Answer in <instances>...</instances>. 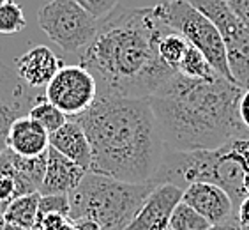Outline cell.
<instances>
[{
  "label": "cell",
  "mask_w": 249,
  "mask_h": 230,
  "mask_svg": "<svg viewBox=\"0 0 249 230\" xmlns=\"http://www.w3.org/2000/svg\"><path fill=\"white\" fill-rule=\"evenodd\" d=\"M5 227V220H4V216H2V212H0V230H4Z\"/></svg>",
  "instance_id": "836d02e7"
},
{
  "label": "cell",
  "mask_w": 249,
  "mask_h": 230,
  "mask_svg": "<svg viewBox=\"0 0 249 230\" xmlns=\"http://www.w3.org/2000/svg\"><path fill=\"white\" fill-rule=\"evenodd\" d=\"M7 147L19 156L36 158L48 151L50 133L30 115H21L11 124L9 134H7Z\"/></svg>",
  "instance_id": "9a60e30c"
},
{
  "label": "cell",
  "mask_w": 249,
  "mask_h": 230,
  "mask_svg": "<svg viewBox=\"0 0 249 230\" xmlns=\"http://www.w3.org/2000/svg\"><path fill=\"white\" fill-rule=\"evenodd\" d=\"M211 19L219 30L226 50V62L235 83L249 87V29L233 15L226 0H186Z\"/></svg>",
  "instance_id": "52a82bcc"
},
{
  "label": "cell",
  "mask_w": 249,
  "mask_h": 230,
  "mask_svg": "<svg viewBox=\"0 0 249 230\" xmlns=\"http://www.w3.org/2000/svg\"><path fill=\"white\" fill-rule=\"evenodd\" d=\"M44 97L72 119L97 99L96 78L82 64L62 66L44 87Z\"/></svg>",
  "instance_id": "ba28073f"
},
{
  "label": "cell",
  "mask_w": 249,
  "mask_h": 230,
  "mask_svg": "<svg viewBox=\"0 0 249 230\" xmlns=\"http://www.w3.org/2000/svg\"><path fill=\"white\" fill-rule=\"evenodd\" d=\"M154 15L158 16L166 27L175 32L182 34L184 38L200 50L209 60L214 71L221 77L235 82L226 62V50L223 38L216 25L207 18L203 13L193 7L186 0H164L161 4L154 5Z\"/></svg>",
  "instance_id": "5b68a950"
},
{
  "label": "cell",
  "mask_w": 249,
  "mask_h": 230,
  "mask_svg": "<svg viewBox=\"0 0 249 230\" xmlns=\"http://www.w3.org/2000/svg\"><path fill=\"white\" fill-rule=\"evenodd\" d=\"M39 192L27 193L21 197H16L15 200H11L7 206L2 209V216H4L5 223L11 225L23 227L27 230H32L36 225L39 212Z\"/></svg>",
  "instance_id": "e0dca14e"
},
{
  "label": "cell",
  "mask_w": 249,
  "mask_h": 230,
  "mask_svg": "<svg viewBox=\"0 0 249 230\" xmlns=\"http://www.w3.org/2000/svg\"><path fill=\"white\" fill-rule=\"evenodd\" d=\"M244 190H246V193L249 195V170L246 172V175H244Z\"/></svg>",
  "instance_id": "d6a6232c"
},
{
  "label": "cell",
  "mask_w": 249,
  "mask_h": 230,
  "mask_svg": "<svg viewBox=\"0 0 249 230\" xmlns=\"http://www.w3.org/2000/svg\"><path fill=\"white\" fill-rule=\"evenodd\" d=\"M101 19L74 0H50L37 11V25L66 53H82L96 38Z\"/></svg>",
  "instance_id": "8992f818"
},
{
  "label": "cell",
  "mask_w": 249,
  "mask_h": 230,
  "mask_svg": "<svg viewBox=\"0 0 249 230\" xmlns=\"http://www.w3.org/2000/svg\"><path fill=\"white\" fill-rule=\"evenodd\" d=\"M233 15L249 29V0H226Z\"/></svg>",
  "instance_id": "4316f807"
},
{
  "label": "cell",
  "mask_w": 249,
  "mask_h": 230,
  "mask_svg": "<svg viewBox=\"0 0 249 230\" xmlns=\"http://www.w3.org/2000/svg\"><path fill=\"white\" fill-rule=\"evenodd\" d=\"M242 87L228 78H187L175 73L149 97L168 151L217 149L246 131L240 124Z\"/></svg>",
  "instance_id": "3957f363"
},
{
  "label": "cell",
  "mask_w": 249,
  "mask_h": 230,
  "mask_svg": "<svg viewBox=\"0 0 249 230\" xmlns=\"http://www.w3.org/2000/svg\"><path fill=\"white\" fill-rule=\"evenodd\" d=\"M72 220L69 216L57 214V212H44L39 214L36 225L32 227V230H71Z\"/></svg>",
  "instance_id": "cb8c5ba5"
},
{
  "label": "cell",
  "mask_w": 249,
  "mask_h": 230,
  "mask_svg": "<svg viewBox=\"0 0 249 230\" xmlns=\"http://www.w3.org/2000/svg\"><path fill=\"white\" fill-rule=\"evenodd\" d=\"M209 230H240L239 220H237V214L231 216L230 220L223 221V223H217V225H212Z\"/></svg>",
  "instance_id": "4dcf8cb0"
},
{
  "label": "cell",
  "mask_w": 249,
  "mask_h": 230,
  "mask_svg": "<svg viewBox=\"0 0 249 230\" xmlns=\"http://www.w3.org/2000/svg\"><path fill=\"white\" fill-rule=\"evenodd\" d=\"M85 173V168L78 167L53 147H48L46 172L39 188V195H69L82 182Z\"/></svg>",
  "instance_id": "4fadbf2b"
},
{
  "label": "cell",
  "mask_w": 249,
  "mask_h": 230,
  "mask_svg": "<svg viewBox=\"0 0 249 230\" xmlns=\"http://www.w3.org/2000/svg\"><path fill=\"white\" fill-rule=\"evenodd\" d=\"M74 2L97 19L106 18L119 7V0H74Z\"/></svg>",
  "instance_id": "d4e9b609"
},
{
  "label": "cell",
  "mask_w": 249,
  "mask_h": 230,
  "mask_svg": "<svg viewBox=\"0 0 249 230\" xmlns=\"http://www.w3.org/2000/svg\"><path fill=\"white\" fill-rule=\"evenodd\" d=\"M177 73L184 75L187 78H211L214 75L219 73L214 71V67L209 64V60L205 58V55L200 52L198 48H195L193 44H189L186 55H184L182 62L178 64Z\"/></svg>",
  "instance_id": "44dd1931"
},
{
  "label": "cell",
  "mask_w": 249,
  "mask_h": 230,
  "mask_svg": "<svg viewBox=\"0 0 249 230\" xmlns=\"http://www.w3.org/2000/svg\"><path fill=\"white\" fill-rule=\"evenodd\" d=\"M158 186L154 181L125 182L87 172L69 197L71 220L96 221L101 230H127L138 209Z\"/></svg>",
  "instance_id": "277c9868"
},
{
  "label": "cell",
  "mask_w": 249,
  "mask_h": 230,
  "mask_svg": "<svg viewBox=\"0 0 249 230\" xmlns=\"http://www.w3.org/2000/svg\"><path fill=\"white\" fill-rule=\"evenodd\" d=\"M23 83L16 73L0 64V153L7 147V134L15 119L23 115Z\"/></svg>",
  "instance_id": "5bb4252c"
},
{
  "label": "cell",
  "mask_w": 249,
  "mask_h": 230,
  "mask_svg": "<svg viewBox=\"0 0 249 230\" xmlns=\"http://www.w3.org/2000/svg\"><path fill=\"white\" fill-rule=\"evenodd\" d=\"M50 147L64 154L66 158L85 168L89 172L90 168V144L87 138L85 131L76 120H67L62 128L50 133Z\"/></svg>",
  "instance_id": "2e32d148"
},
{
  "label": "cell",
  "mask_w": 249,
  "mask_h": 230,
  "mask_svg": "<svg viewBox=\"0 0 249 230\" xmlns=\"http://www.w3.org/2000/svg\"><path fill=\"white\" fill-rule=\"evenodd\" d=\"M182 202L200 212L211 225H217L235 216L230 195L212 182H193L184 190Z\"/></svg>",
  "instance_id": "30bf717a"
},
{
  "label": "cell",
  "mask_w": 249,
  "mask_h": 230,
  "mask_svg": "<svg viewBox=\"0 0 249 230\" xmlns=\"http://www.w3.org/2000/svg\"><path fill=\"white\" fill-rule=\"evenodd\" d=\"M4 230H27V229H23V227H18V225H11V223H5Z\"/></svg>",
  "instance_id": "1f68e13d"
},
{
  "label": "cell",
  "mask_w": 249,
  "mask_h": 230,
  "mask_svg": "<svg viewBox=\"0 0 249 230\" xmlns=\"http://www.w3.org/2000/svg\"><path fill=\"white\" fill-rule=\"evenodd\" d=\"M211 223L203 218L198 211H195L186 202H178L177 207L173 209L172 218H170V230H209Z\"/></svg>",
  "instance_id": "ffe728a7"
},
{
  "label": "cell",
  "mask_w": 249,
  "mask_h": 230,
  "mask_svg": "<svg viewBox=\"0 0 249 230\" xmlns=\"http://www.w3.org/2000/svg\"><path fill=\"white\" fill-rule=\"evenodd\" d=\"M0 212H2V207H0Z\"/></svg>",
  "instance_id": "8d00e7d4"
},
{
  "label": "cell",
  "mask_w": 249,
  "mask_h": 230,
  "mask_svg": "<svg viewBox=\"0 0 249 230\" xmlns=\"http://www.w3.org/2000/svg\"><path fill=\"white\" fill-rule=\"evenodd\" d=\"M29 115L36 122L43 126L48 133L57 131L58 128H62L67 122V115L62 110H58L53 103H50L46 97H37L34 101V105L29 110Z\"/></svg>",
  "instance_id": "d6986e66"
},
{
  "label": "cell",
  "mask_w": 249,
  "mask_h": 230,
  "mask_svg": "<svg viewBox=\"0 0 249 230\" xmlns=\"http://www.w3.org/2000/svg\"><path fill=\"white\" fill-rule=\"evenodd\" d=\"M235 214H237L239 223H242V225H244V223H249V195H246L244 200L239 204Z\"/></svg>",
  "instance_id": "f1b7e54d"
},
{
  "label": "cell",
  "mask_w": 249,
  "mask_h": 230,
  "mask_svg": "<svg viewBox=\"0 0 249 230\" xmlns=\"http://www.w3.org/2000/svg\"><path fill=\"white\" fill-rule=\"evenodd\" d=\"M5 2H7V0H0V5H4Z\"/></svg>",
  "instance_id": "d590c367"
},
{
  "label": "cell",
  "mask_w": 249,
  "mask_h": 230,
  "mask_svg": "<svg viewBox=\"0 0 249 230\" xmlns=\"http://www.w3.org/2000/svg\"><path fill=\"white\" fill-rule=\"evenodd\" d=\"M71 230H101V227L96 221L87 220V218H80V220H72Z\"/></svg>",
  "instance_id": "f546056e"
},
{
  "label": "cell",
  "mask_w": 249,
  "mask_h": 230,
  "mask_svg": "<svg viewBox=\"0 0 249 230\" xmlns=\"http://www.w3.org/2000/svg\"><path fill=\"white\" fill-rule=\"evenodd\" d=\"M62 66V58H58L48 46L37 44L16 58L15 73L25 87L41 89L48 85Z\"/></svg>",
  "instance_id": "8fae6325"
},
{
  "label": "cell",
  "mask_w": 249,
  "mask_h": 230,
  "mask_svg": "<svg viewBox=\"0 0 249 230\" xmlns=\"http://www.w3.org/2000/svg\"><path fill=\"white\" fill-rule=\"evenodd\" d=\"M72 119L90 144L89 172L125 182L152 181L166 147L149 97L101 96Z\"/></svg>",
  "instance_id": "7a4b0ae2"
},
{
  "label": "cell",
  "mask_w": 249,
  "mask_h": 230,
  "mask_svg": "<svg viewBox=\"0 0 249 230\" xmlns=\"http://www.w3.org/2000/svg\"><path fill=\"white\" fill-rule=\"evenodd\" d=\"M189 41L184 38L182 34L175 32V30L168 29L166 32L159 39V55L164 60L166 66H170L173 71L177 73L178 64L182 62L184 55H186L187 48H189Z\"/></svg>",
  "instance_id": "ac0fdd59"
},
{
  "label": "cell",
  "mask_w": 249,
  "mask_h": 230,
  "mask_svg": "<svg viewBox=\"0 0 249 230\" xmlns=\"http://www.w3.org/2000/svg\"><path fill=\"white\" fill-rule=\"evenodd\" d=\"M44 212H57V214L69 216L71 206L67 195H41L39 197V214Z\"/></svg>",
  "instance_id": "603a6c76"
},
{
  "label": "cell",
  "mask_w": 249,
  "mask_h": 230,
  "mask_svg": "<svg viewBox=\"0 0 249 230\" xmlns=\"http://www.w3.org/2000/svg\"><path fill=\"white\" fill-rule=\"evenodd\" d=\"M25 27H27V18L23 9L16 2L7 0L4 5H0V34L5 36L18 34Z\"/></svg>",
  "instance_id": "7402d4cb"
},
{
  "label": "cell",
  "mask_w": 249,
  "mask_h": 230,
  "mask_svg": "<svg viewBox=\"0 0 249 230\" xmlns=\"http://www.w3.org/2000/svg\"><path fill=\"white\" fill-rule=\"evenodd\" d=\"M239 117H240V124H242V128L249 133V87H246L244 91H242V96H240Z\"/></svg>",
  "instance_id": "83f0119b"
},
{
  "label": "cell",
  "mask_w": 249,
  "mask_h": 230,
  "mask_svg": "<svg viewBox=\"0 0 249 230\" xmlns=\"http://www.w3.org/2000/svg\"><path fill=\"white\" fill-rule=\"evenodd\" d=\"M16 197H19L16 181L13 177H9V175H0V207L4 209Z\"/></svg>",
  "instance_id": "484cf974"
},
{
  "label": "cell",
  "mask_w": 249,
  "mask_h": 230,
  "mask_svg": "<svg viewBox=\"0 0 249 230\" xmlns=\"http://www.w3.org/2000/svg\"><path fill=\"white\" fill-rule=\"evenodd\" d=\"M170 27L152 7H117L101 18L99 30L80 53V64L96 78L97 97H150L175 75L159 55V39Z\"/></svg>",
  "instance_id": "6da1fadb"
},
{
  "label": "cell",
  "mask_w": 249,
  "mask_h": 230,
  "mask_svg": "<svg viewBox=\"0 0 249 230\" xmlns=\"http://www.w3.org/2000/svg\"><path fill=\"white\" fill-rule=\"evenodd\" d=\"M182 188L175 184H158L145 198L127 230H170V218L173 209L182 200Z\"/></svg>",
  "instance_id": "9c48e42d"
},
{
  "label": "cell",
  "mask_w": 249,
  "mask_h": 230,
  "mask_svg": "<svg viewBox=\"0 0 249 230\" xmlns=\"http://www.w3.org/2000/svg\"><path fill=\"white\" fill-rule=\"evenodd\" d=\"M239 225H240V230H249V223H244V225L239 223Z\"/></svg>",
  "instance_id": "e575fe53"
},
{
  "label": "cell",
  "mask_w": 249,
  "mask_h": 230,
  "mask_svg": "<svg viewBox=\"0 0 249 230\" xmlns=\"http://www.w3.org/2000/svg\"><path fill=\"white\" fill-rule=\"evenodd\" d=\"M46 172V153L36 158H25L5 147L0 153V175H9L18 184L19 197L39 192Z\"/></svg>",
  "instance_id": "7c38bea8"
}]
</instances>
